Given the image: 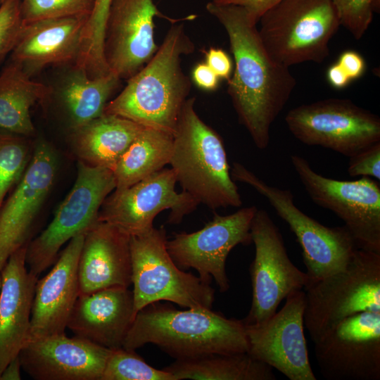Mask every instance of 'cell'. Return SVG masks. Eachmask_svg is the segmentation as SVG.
I'll return each mask as SVG.
<instances>
[{"instance_id": "cell-3", "label": "cell", "mask_w": 380, "mask_h": 380, "mask_svg": "<svg viewBox=\"0 0 380 380\" xmlns=\"http://www.w3.org/2000/svg\"><path fill=\"white\" fill-rule=\"evenodd\" d=\"M157 346L176 360L248 351L245 324L212 309L179 310L156 302L134 316L122 348Z\"/></svg>"}, {"instance_id": "cell-20", "label": "cell", "mask_w": 380, "mask_h": 380, "mask_svg": "<svg viewBox=\"0 0 380 380\" xmlns=\"http://www.w3.org/2000/svg\"><path fill=\"white\" fill-rule=\"evenodd\" d=\"M84 236L73 237L49 273L37 280L27 342L65 333L79 297L77 267Z\"/></svg>"}, {"instance_id": "cell-2", "label": "cell", "mask_w": 380, "mask_h": 380, "mask_svg": "<svg viewBox=\"0 0 380 380\" xmlns=\"http://www.w3.org/2000/svg\"><path fill=\"white\" fill-rule=\"evenodd\" d=\"M194 50L184 24L173 23L153 57L108 101L103 114L120 116L173 136L191 87L182 59Z\"/></svg>"}, {"instance_id": "cell-39", "label": "cell", "mask_w": 380, "mask_h": 380, "mask_svg": "<svg viewBox=\"0 0 380 380\" xmlns=\"http://www.w3.org/2000/svg\"><path fill=\"white\" fill-rule=\"evenodd\" d=\"M337 63L350 80L360 77L365 71L366 63L363 57L355 51L348 50L341 53Z\"/></svg>"}, {"instance_id": "cell-1", "label": "cell", "mask_w": 380, "mask_h": 380, "mask_svg": "<svg viewBox=\"0 0 380 380\" xmlns=\"http://www.w3.org/2000/svg\"><path fill=\"white\" fill-rule=\"evenodd\" d=\"M206 10L224 28L235 68L227 92L238 120L260 149L270 141L272 125L291 96L296 80L289 68L276 62L266 51L253 23L240 6L213 1Z\"/></svg>"}, {"instance_id": "cell-12", "label": "cell", "mask_w": 380, "mask_h": 380, "mask_svg": "<svg viewBox=\"0 0 380 380\" xmlns=\"http://www.w3.org/2000/svg\"><path fill=\"white\" fill-rule=\"evenodd\" d=\"M251 235L255 251L251 266L252 302L245 324L266 321L289 293L304 290L311 282L290 260L282 235L267 211L257 209Z\"/></svg>"}, {"instance_id": "cell-34", "label": "cell", "mask_w": 380, "mask_h": 380, "mask_svg": "<svg viewBox=\"0 0 380 380\" xmlns=\"http://www.w3.org/2000/svg\"><path fill=\"white\" fill-rule=\"evenodd\" d=\"M341 25L355 39H361L380 8V0H331Z\"/></svg>"}, {"instance_id": "cell-41", "label": "cell", "mask_w": 380, "mask_h": 380, "mask_svg": "<svg viewBox=\"0 0 380 380\" xmlns=\"http://www.w3.org/2000/svg\"><path fill=\"white\" fill-rule=\"evenodd\" d=\"M327 79L330 85L337 89L345 88L351 81L337 63L328 68Z\"/></svg>"}, {"instance_id": "cell-7", "label": "cell", "mask_w": 380, "mask_h": 380, "mask_svg": "<svg viewBox=\"0 0 380 380\" xmlns=\"http://www.w3.org/2000/svg\"><path fill=\"white\" fill-rule=\"evenodd\" d=\"M167 240L163 227L129 236L134 316L161 300L186 308L212 309L214 289L177 267L167 250Z\"/></svg>"}, {"instance_id": "cell-22", "label": "cell", "mask_w": 380, "mask_h": 380, "mask_svg": "<svg viewBox=\"0 0 380 380\" xmlns=\"http://www.w3.org/2000/svg\"><path fill=\"white\" fill-rule=\"evenodd\" d=\"M27 243L8 259L1 273L0 376L27 343L38 277L26 267Z\"/></svg>"}, {"instance_id": "cell-36", "label": "cell", "mask_w": 380, "mask_h": 380, "mask_svg": "<svg viewBox=\"0 0 380 380\" xmlns=\"http://www.w3.org/2000/svg\"><path fill=\"white\" fill-rule=\"evenodd\" d=\"M348 173L350 177H368L380 179V141L360 149L349 157Z\"/></svg>"}, {"instance_id": "cell-6", "label": "cell", "mask_w": 380, "mask_h": 380, "mask_svg": "<svg viewBox=\"0 0 380 380\" xmlns=\"http://www.w3.org/2000/svg\"><path fill=\"white\" fill-rule=\"evenodd\" d=\"M304 291V327L315 343L351 315L380 312V253L357 248L345 270Z\"/></svg>"}, {"instance_id": "cell-31", "label": "cell", "mask_w": 380, "mask_h": 380, "mask_svg": "<svg viewBox=\"0 0 380 380\" xmlns=\"http://www.w3.org/2000/svg\"><path fill=\"white\" fill-rule=\"evenodd\" d=\"M101 380H176L170 372L147 364L134 350L111 349Z\"/></svg>"}, {"instance_id": "cell-11", "label": "cell", "mask_w": 380, "mask_h": 380, "mask_svg": "<svg viewBox=\"0 0 380 380\" xmlns=\"http://www.w3.org/2000/svg\"><path fill=\"white\" fill-rule=\"evenodd\" d=\"M291 164L310 198L335 213L358 248L380 253V186L373 178L338 180L316 172L299 155Z\"/></svg>"}, {"instance_id": "cell-14", "label": "cell", "mask_w": 380, "mask_h": 380, "mask_svg": "<svg viewBox=\"0 0 380 380\" xmlns=\"http://www.w3.org/2000/svg\"><path fill=\"white\" fill-rule=\"evenodd\" d=\"M257 209L253 205L227 215L215 214L200 230L176 234L167 240V250L179 268L195 269L201 279L210 284L213 279L220 291L226 292L227 256L237 245L252 242L251 226Z\"/></svg>"}, {"instance_id": "cell-24", "label": "cell", "mask_w": 380, "mask_h": 380, "mask_svg": "<svg viewBox=\"0 0 380 380\" xmlns=\"http://www.w3.org/2000/svg\"><path fill=\"white\" fill-rule=\"evenodd\" d=\"M134 317L132 291L111 287L79 296L67 328L108 349L122 348Z\"/></svg>"}, {"instance_id": "cell-28", "label": "cell", "mask_w": 380, "mask_h": 380, "mask_svg": "<svg viewBox=\"0 0 380 380\" xmlns=\"http://www.w3.org/2000/svg\"><path fill=\"white\" fill-rule=\"evenodd\" d=\"M120 81L112 72L91 77L84 69L73 66L60 88V98L72 130L103 114Z\"/></svg>"}, {"instance_id": "cell-40", "label": "cell", "mask_w": 380, "mask_h": 380, "mask_svg": "<svg viewBox=\"0 0 380 380\" xmlns=\"http://www.w3.org/2000/svg\"><path fill=\"white\" fill-rule=\"evenodd\" d=\"M191 77L195 84L204 91H214L219 84L220 78L204 62L194 66Z\"/></svg>"}, {"instance_id": "cell-43", "label": "cell", "mask_w": 380, "mask_h": 380, "mask_svg": "<svg viewBox=\"0 0 380 380\" xmlns=\"http://www.w3.org/2000/svg\"><path fill=\"white\" fill-rule=\"evenodd\" d=\"M4 0H0V5L4 2Z\"/></svg>"}, {"instance_id": "cell-15", "label": "cell", "mask_w": 380, "mask_h": 380, "mask_svg": "<svg viewBox=\"0 0 380 380\" xmlns=\"http://www.w3.org/2000/svg\"><path fill=\"white\" fill-rule=\"evenodd\" d=\"M314 344L318 367L325 379H380V312L351 315Z\"/></svg>"}, {"instance_id": "cell-23", "label": "cell", "mask_w": 380, "mask_h": 380, "mask_svg": "<svg viewBox=\"0 0 380 380\" xmlns=\"http://www.w3.org/2000/svg\"><path fill=\"white\" fill-rule=\"evenodd\" d=\"M87 16L46 19L23 25L11 60L30 76L42 69L75 64Z\"/></svg>"}, {"instance_id": "cell-17", "label": "cell", "mask_w": 380, "mask_h": 380, "mask_svg": "<svg viewBox=\"0 0 380 380\" xmlns=\"http://www.w3.org/2000/svg\"><path fill=\"white\" fill-rule=\"evenodd\" d=\"M170 19L159 11L153 0H113L105 30L103 53L109 70L128 80L153 57L154 18Z\"/></svg>"}, {"instance_id": "cell-8", "label": "cell", "mask_w": 380, "mask_h": 380, "mask_svg": "<svg viewBox=\"0 0 380 380\" xmlns=\"http://www.w3.org/2000/svg\"><path fill=\"white\" fill-rule=\"evenodd\" d=\"M230 173L234 181L248 184L264 196L289 226L301 247L311 281L347 267L358 247L345 225L329 227L322 224L296 205L289 189L268 184L239 163H233Z\"/></svg>"}, {"instance_id": "cell-13", "label": "cell", "mask_w": 380, "mask_h": 380, "mask_svg": "<svg viewBox=\"0 0 380 380\" xmlns=\"http://www.w3.org/2000/svg\"><path fill=\"white\" fill-rule=\"evenodd\" d=\"M176 183L173 170L164 167L127 188L115 189L103 201L98 221L129 236L150 230L154 218L165 210H170L168 222L178 224L198 203L187 192H177Z\"/></svg>"}, {"instance_id": "cell-37", "label": "cell", "mask_w": 380, "mask_h": 380, "mask_svg": "<svg viewBox=\"0 0 380 380\" xmlns=\"http://www.w3.org/2000/svg\"><path fill=\"white\" fill-rule=\"evenodd\" d=\"M205 63L220 79L229 80L233 72V63L226 51L220 48L210 47L205 51Z\"/></svg>"}, {"instance_id": "cell-18", "label": "cell", "mask_w": 380, "mask_h": 380, "mask_svg": "<svg viewBox=\"0 0 380 380\" xmlns=\"http://www.w3.org/2000/svg\"><path fill=\"white\" fill-rule=\"evenodd\" d=\"M57 167L53 148L39 141L23 177L0 208V287L8 259L29 242L32 226L53 184Z\"/></svg>"}, {"instance_id": "cell-35", "label": "cell", "mask_w": 380, "mask_h": 380, "mask_svg": "<svg viewBox=\"0 0 380 380\" xmlns=\"http://www.w3.org/2000/svg\"><path fill=\"white\" fill-rule=\"evenodd\" d=\"M21 0H4L0 5V65L11 53L23 28Z\"/></svg>"}, {"instance_id": "cell-32", "label": "cell", "mask_w": 380, "mask_h": 380, "mask_svg": "<svg viewBox=\"0 0 380 380\" xmlns=\"http://www.w3.org/2000/svg\"><path fill=\"white\" fill-rule=\"evenodd\" d=\"M28 160L29 148L24 137L0 130V208L23 177Z\"/></svg>"}, {"instance_id": "cell-10", "label": "cell", "mask_w": 380, "mask_h": 380, "mask_svg": "<svg viewBox=\"0 0 380 380\" xmlns=\"http://www.w3.org/2000/svg\"><path fill=\"white\" fill-rule=\"evenodd\" d=\"M291 134L308 146L350 157L380 141V118L348 99L329 98L291 109L285 117Z\"/></svg>"}, {"instance_id": "cell-29", "label": "cell", "mask_w": 380, "mask_h": 380, "mask_svg": "<svg viewBox=\"0 0 380 380\" xmlns=\"http://www.w3.org/2000/svg\"><path fill=\"white\" fill-rule=\"evenodd\" d=\"M173 136L144 127L113 169L116 186L123 189L162 170L170 163Z\"/></svg>"}, {"instance_id": "cell-16", "label": "cell", "mask_w": 380, "mask_h": 380, "mask_svg": "<svg viewBox=\"0 0 380 380\" xmlns=\"http://www.w3.org/2000/svg\"><path fill=\"white\" fill-rule=\"evenodd\" d=\"M285 299L266 321L245 324L248 353L290 380H316L304 335L305 291H294Z\"/></svg>"}, {"instance_id": "cell-25", "label": "cell", "mask_w": 380, "mask_h": 380, "mask_svg": "<svg viewBox=\"0 0 380 380\" xmlns=\"http://www.w3.org/2000/svg\"><path fill=\"white\" fill-rule=\"evenodd\" d=\"M144 127L120 116L103 114L72 130L73 151L80 161L113 170Z\"/></svg>"}, {"instance_id": "cell-5", "label": "cell", "mask_w": 380, "mask_h": 380, "mask_svg": "<svg viewBox=\"0 0 380 380\" xmlns=\"http://www.w3.org/2000/svg\"><path fill=\"white\" fill-rule=\"evenodd\" d=\"M260 39L269 55L290 68L322 63L341 26L331 0H279L260 17Z\"/></svg>"}, {"instance_id": "cell-38", "label": "cell", "mask_w": 380, "mask_h": 380, "mask_svg": "<svg viewBox=\"0 0 380 380\" xmlns=\"http://www.w3.org/2000/svg\"><path fill=\"white\" fill-rule=\"evenodd\" d=\"M217 4H231L242 6L250 20L258 24L262 14L279 0H212Z\"/></svg>"}, {"instance_id": "cell-19", "label": "cell", "mask_w": 380, "mask_h": 380, "mask_svg": "<svg viewBox=\"0 0 380 380\" xmlns=\"http://www.w3.org/2000/svg\"><path fill=\"white\" fill-rule=\"evenodd\" d=\"M110 350L63 333L27 342L18 358L36 380H101Z\"/></svg>"}, {"instance_id": "cell-33", "label": "cell", "mask_w": 380, "mask_h": 380, "mask_svg": "<svg viewBox=\"0 0 380 380\" xmlns=\"http://www.w3.org/2000/svg\"><path fill=\"white\" fill-rule=\"evenodd\" d=\"M95 0H21L23 25L65 17H89Z\"/></svg>"}, {"instance_id": "cell-9", "label": "cell", "mask_w": 380, "mask_h": 380, "mask_svg": "<svg viewBox=\"0 0 380 380\" xmlns=\"http://www.w3.org/2000/svg\"><path fill=\"white\" fill-rule=\"evenodd\" d=\"M115 186L111 170L79 160L71 190L47 227L27 243L25 260L29 271L38 277L55 262L65 243L98 222L100 208Z\"/></svg>"}, {"instance_id": "cell-42", "label": "cell", "mask_w": 380, "mask_h": 380, "mask_svg": "<svg viewBox=\"0 0 380 380\" xmlns=\"http://www.w3.org/2000/svg\"><path fill=\"white\" fill-rule=\"evenodd\" d=\"M21 365L18 356L12 360L4 369L0 380H20Z\"/></svg>"}, {"instance_id": "cell-26", "label": "cell", "mask_w": 380, "mask_h": 380, "mask_svg": "<svg viewBox=\"0 0 380 380\" xmlns=\"http://www.w3.org/2000/svg\"><path fill=\"white\" fill-rule=\"evenodd\" d=\"M51 93V87L32 80L20 64L10 60L0 73V130L23 137L33 134L31 108Z\"/></svg>"}, {"instance_id": "cell-30", "label": "cell", "mask_w": 380, "mask_h": 380, "mask_svg": "<svg viewBox=\"0 0 380 380\" xmlns=\"http://www.w3.org/2000/svg\"><path fill=\"white\" fill-rule=\"evenodd\" d=\"M113 0H95L90 16L85 25L77 64L92 75L108 70L103 44L108 10Z\"/></svg>"}, {"instance_id": "cell-27", "label": "cell", "mask_w": 380, "mask_h": 380, "mask_svg": "<svg viewBox=\"0 0 380 380\" xmlns=\"http://www.w3.org/2000/svg\"><path fill=\"white\" fill-rule=\"evenodd\" d=\"M272 369L244 352L176 360L163 369L176 380H275Z\"/></svg>"}, {"instance_id": "cell-4", "label": "cell", "mask_w": 380, "mask_h": 380, "mask_svg": "<svg viewBox=\"0 0 380 380\" xmlns=\"http://www.w3.org/2000/svg\"><path fill=\"white\" fill-rule=\"evenodd\" d=\"M195 101L188 98L182 108L169 164L177 182L198 204L213 210L239 207L241 195L222 138L199 117Z\"/></svg>"}, {"instance_id": "cell-21", "label": "cell", "mask_w": 380, "mask_h": 380, "mask_svg": "<svg viewBox=\"0 0 380 380\" xmlns=\"http://www.w3.org/2000/svg\"><path fill=\"white\" fill-rule=\"evenodd\" d=\"M77 274L79 296L132 284L129 236L96 222L84 232Z\"/></svg>"}]
</instances>
